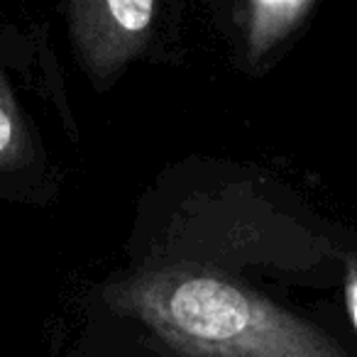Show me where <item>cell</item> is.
<instances>
[{"label":"cell","mask_w":357,"mask_h":357,"mask_svg":"<svg viewBox=\"0 0 357 357\" xmlns=\"http://www.w3.org/2000/svg\"><path fill=\"white\" fill-rule=\"evenodd\" d=\"M110 301L189 357H345L306 321L201 269L144 272L115 289Z\"/></svg>","instance_id":"1"},{"label":"cell","mask_w":357,"mask_h":357,"mask_svg":"<svg viewBox=\"0 0 357 357\" xmlns=\"http://www.w3.org/2000/svg\"><path fill=\"white\" fill-rule=\"evenodd\" d=\"M66 13L81 61L103 81L147 47L157 6L152 0H76Z\"/></svg>","instance_id":"2"},{"label":"cell","mask_w":357,"mask_h":357,"mask_svg":"<svg viewBox=\"0 0 357 357\" xmlns=\"http://www.w3.org/2000/svg\"><path fill=\"white\" fill-rule=\"evenodd\" d=\"M311 0H250L248 3V54L259 59L277 42L289 37L313 10Z\"/></svg>","instance_id":"3"},{"label":"cell","mask_w":357,"mask_h":357,"mask_svg":"<svg viewBox=\"0 0 357 357\" xmlns=\"http://www.w3.org/2000/svg\"><path fill=\"white\" fill-rule=\"evenodd\" d=\"M30 154L25 120L0 74V169H15Z\"/></svg>","instance_id":"4"},{"label":"cell","mask_w":357,"mask_h":357,"mask_svg":"<svg viewBox=\"0 0 357 357\" xmlns=\"http://www.w3.org/2000/svg\"><path fill=\"white\" fill-rule=\"evenodd\" d=\"M345 294H347V311H350V321H352V326L357 328V267L355 264H350V272H347Z\"/></svg>","instance_id":"5"}]
</instances>
